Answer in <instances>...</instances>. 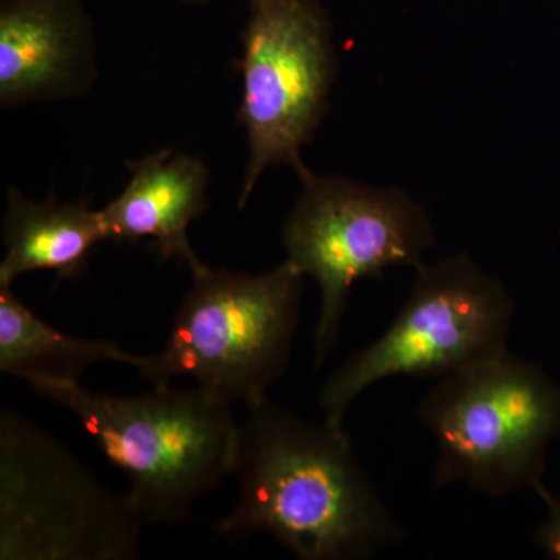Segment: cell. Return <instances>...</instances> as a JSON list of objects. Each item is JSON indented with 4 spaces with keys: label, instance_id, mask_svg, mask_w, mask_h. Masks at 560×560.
Listing matches in <instances>:
<instances>
[{
    "label": "cell",
    "instance_id": "8",
    "mask_svg": "<svg viewBox=\"0 0 560 560\" xmlns=\"http://www.w3.org/2000/svg\"><path fill=\"white\" fill-rule=\"evenodd\" d=\"M241 40L238 120L249 154L238 208L245 209L268 168L305 167L302 149L329 113L338 55L320 0H249Z\"/></svg>",
    "mask_w": 560,
    "mask_h": 560
},
{
    "label": "cell",
    "instance_id": "6",
    "mask_svg": "<svg viewBox=\"0 0 560 560\" xmlns=\"http://www.w3.org/2000/svg\"><path fill=\"white\" fill-rule=\"evenodd\" d=\"M512 315L514 304L504 283L467 254L422 261L388 329L353 352L324 383L323 419L345 427L357 397L386 378H442L506 352Z\"/></svg>",
    "mask_w": 560,
    "mask_h": 560
},
{
    "label": "cell",
    "instance_id": "3",
    "mask_svg": "<svg viewBox=\"0 0 560 560\" xmlns=\"http://www.w3.org/2000/svg\"><path fill=\"white\" fill-rule=\"evenodd\" d=\"M191 278L164 348L140 355V377L153 386L194 378L246 408L268 400L290 364L304 276L285 260L261 275L205 265Z\"/></svg>",
    "mask_w": 560,
    "mask_h": 560
},
{
    "label": "cell",
    "instance_id": "2",
    "mask_svg": "<svg viewBox=\"0 0 560 560\" xmlns=\"http://www.w3.org/2000/svg\"><path fill=\"white\" fill-rule=\"evenodd\" d=\"M39 396L68 408L130 481L147 525H183L191 508L232 475L238 422L209 390L154 386L139 396L92 393L80 382L31 377Z\"/></svg>",
    "mask_w": 560,
    "mask_h": 560
},
{
    "label": "cell",
    "instance_id": "1",
    "mask_svg": "<svg viewBox=\"0 0 560 560\" xmlns=\"http://www.w3.org/2000/svg\"><path fill=\"white\" fill-rule=\"evenodd\" d=\"M234 510L219 536L268 534L301 560H359L405 530L357 458L345 427L315 423L270 400L238 423Z\"/></svg>",
    "mask_w": 560,
    "mask_h": 560
},
{
    "label": "cell",
    "instance_id": "14",
    "mask_svg": "<svg viewBox=\"0 0 560 560\" xmlns=\"http://www.w3.org/2000/svg\"><path fill=\"white\" fill-rule=\"evenodd\" d=\"M184 2L191 3V5H202V3L213 2V0H184Z\"/></svg>",
    "mask_w": 560,
    "mask_h": 560
},
{
    "label": "cell",
    "instance_id": "13",
    "mask_svg": "<svg viewBox=\"0 0 560 560\" xmlns=\"http://www.w3.org/2000/svg\"><path fill=\"white\" fill-rule=\"evenodd\" d=\"M533 489L547 508V517L537 528L536 544L548 558L560 560V499L552 495L541 480L537 481Z\"/></svg>",
    "mask_w": 560,
    "mask_h": 560
},
{
    "label": "cell",
    "instance_id": "10",
    "mask_svg": "<svg viewBox=\"0 0 560 560\" xmlns=\"http://www.w3.org/2000/svg\"><path fill=\"white\" fill-rule=\"evenodd\" d=\"M127 165L130 180L101 209L108 242L135 245L149 238L162 259L180 261L191 275L200 271L206 264L191 248L189 228L208 209V165L172 149Z\"/></svg>",
    "mask_w": 560,
    "mask_h": 560
},
{
    "label": "cell",
    "instance_id": "5",
    "mask_svg": "<svg viewBox=\"0 0 560 560\" xmlns=\"http://www.w3.org/2000/svg\"><path fill=\"white\" fill-rule=\"evenodd\" d=\"M147 523L49 431L0 416V560H135Z\"/></svg>",
    "mask_w": 560,
    "mask_h": 560
},
{
    "label": "cell",
    "instance_id": "4",
    "mask_svg": "<svg viewBox=\"0 0 560 560\" xmlns=\"http://www.w3.org/2000/svg\"><path fill=\"white\" fill-rule=\"evenodd\" d=\"M418 419L436 442V488L499 499L541 480L560 436V386L506 350L442 377Z\"/></svg>",
    "mask_w": 560,
    "mask_h": 560
},
{
    "label": "cell",
    "instance_id": "12",
    "mask_svg": "<svg viewBox=\"0 0 560 560\" xmlns=\"http://www.w3.org/2000/svg\"><path fill=\"white\" fill-rule=\"evenodd\" d=\"M125 363L136 368L140 355L108 340H86L49 326L14 294L0 287V371L24 382L50 377L80 382L94 364Z\"/></svg>",
    "mask_w": 560,
    "mask_h": 560
},
{
    "label": "cell",
    "instance_id": "7",
    "mask_svg": "<svg viewBox=\"0 0 560 560\" xmlns=\"http://www.w3.org/2000/svg\"><path fill=\"white\" fill-rule=\"evenodd\" d=\"M302 191L283 221L287 261L319 287L315 368L335 345L350 290L396 267H419L433 246V224L407 191L366 186L340 176L296 172Z\"/></svg>",
    "mask_w": 560,
    "mask_h": 560
},
{
    "label": "cell",
    "instance_id": "9",
    "mask_svg": "<svg viewBox=\"0 0 560 560\" xmlns=\"http://www.w3.org/2000/svg\"><path fill=\"white\" fill-rule=\"evenodd\" d=\"M97 79L83 0H0V106L83 97Z\"/></svg>",
    "mask_w": 560,
    "mask_h": 560
},
{
    "label": "cell",
    "instance_id": "11",
    "mask_svg": "<svg viewBox=\"0 0 560 560\" xmlns=\"http://www.w3.org/2000/svg\"><path fill=\"white\" fill-rule=\"evenodd\" d=\"M102 242H108L102 213L91 209L90 202H61L54 191L47 200L35 202L10 187L0 287H11L20 276L39 270L57 272L60 279L77 278Z\"/></svg>",
    "mask_w": 560,
    "mask_h": 560
}]
</instances>
